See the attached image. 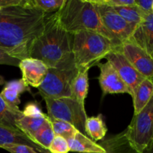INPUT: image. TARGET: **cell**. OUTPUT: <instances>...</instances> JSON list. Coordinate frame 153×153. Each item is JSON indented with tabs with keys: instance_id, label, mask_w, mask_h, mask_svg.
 Listing matches in <instances>:
<instances>
[{
	"instance_id": "cell-1",
	"label": "cell",
	"mask_w": 153,
	"mask_h": 153,
	"mask_svg": "<svg viewBox=\"0 0 153 153\" xmlns=\"http://www.w3.org/2000/svg\"><path fill=\"white\" fill-rule=\"evenodd\" d=\"M46 14L22 4L1 8L0 10V48L19 60L29 58L34 40L43 33Z\"/></svg>"
},
{
	"instance_id": "cell-2",
	"label": "cell",
	"mask_w": 153,
	"mask_h": 153,
	"mask_svg": "<svg viewBox=\"0 0 153 153\" xmlns=\"http://www.w3.org/2000/svg\"><path fill=\"white\" fill-rule=\"evenodd\" d=\"M73 38L61 24L57 12L46 14L44 30L33 43L29 58L40 60L48 67H55L72 52Z\"/></svg>"
},
{
	"instance_id": "cell-3",
	"label": "cell",
	"mask_w": 153,
	"mask_h": 153,
	"mask_svg": "<svg viewBox=\"0 0 153 153\" xmlns=\"http://www.w3.org/2000/svg\"><path fill=\"white\" fill-rule=\"evenodd\" d=\"M57 14L62 26L70 34L81 31H94L107 37L116 46L122 45L105 28L97 7L91 0H66Z\"/></svg>"
},
{
	"instance_id": "cell-4",
	"label": "cell",
	"mask_w": 153,
	"mask_h": 153,
	"mask_svg": "<svg viewBox=\"0 0 153 153\" xmlns=\"http://www.w3.org/2000/svg\"><path fill=\"white\" fill-rule=\"evenodd\" d=\"M72 52L79 70L89 69L115 50L116 46L102 34L90 31H81L73 34Z\"/></svg>"
},
{
	"instance_id": "cell-5",
	"label": "cell",
	"mask_w": 153,
	"mask_h": 153,
	"mask_svg": "<svg viewBox=\"0 0 153 153\" xmlns=\"http://www.w3.org/2000/svg\"><path fill=\"white\" fill-rule=\"evenodd\" d=\"M79 73L73 52L66 55L55 67H49L44 80L37 88L43 99L72 97V83Z\"/></svg>"
},
{
	"instance_id": "cell-6",
	"label": "cell",
	"mask_w": 153,
	"mask_h": 153,
	"mask_svg": "<svg viewBox=\"0 0 153 153\" xmlns=\"http://www.w3.org/2000/svg\"><path fill=\"white\" fill-rule=\"evenodd\" d=\"M46 102L48 117L59 120L73 125L83 134L85 132V122L88 118L85 106L72 97L58 99H43Z\"/></svg>"
},
{
	"instance_id": "cell-7",
	"label": "cell",
	"mask_w": 153,
	"mask_h": 153,
	"mask_svg": "<svg viewBox=\"0 0 153 153\" xmlns=\"http://www.w3.org/2000/svg\"><path fill=\"white\" fill-rule=\"evenodd\" d=\"M126 133L140 153H145L151 147L153 143V97L141 111L134 114Z\"/></svg>"
},
{
	"instance_id": "cell-8",
	"label": "cell",
	"mask_w": 153,
	"mask_h": 153,
	"mask_svg": "<svg viewBox=\"0 0 153 153\" xmlns=\"http://www.w3.org/2000/svg\"><path fill=\"white\" fill-rule=\"evenodd\" d=\"M94 4L97 7L100 19L105 28L121 43L128 40L135 28L121 17L114 7L104 4Z\"/></svg>"
},
{
	"instance_id": "cell-9",
	"label": "cell",
	"mask_w": 153,
	"mask_h": 153,
	"mask_svg": "<svg viewBox=\"0 0 153 153\" xmlns=\"http://www.w3.org/2000/svg\"><path fill=\"white\" fill-rule=\"evenodd\" d=\"M105 58L113 66L122 80L128 87L132 97L134 90L146 78L134 68L122 52L118 49V47L108 54Z\"/></svg>"
},
{
	"instance_id": "cell-10",
	"label": "cell",
	"mask_w": 153,
	"mask_h": 153,
	"mask_svg": "<svg viewBox=\"0 0 153 153\" xmlns=\"http://www.w3.org/2000/svg\"><path fill=\"white\" fill-rule=\"evenodd\" d=\"M118 49L130 64L146 79H153V57L132 42L127 40Z\"/></svg>"
},
{
	"instance_id": "cell-11",
	"label": "cell",
	"mask_w": 153,
	"mask_h": 153,
	"mask_svg": "<svg viewBox=\"0 0 153 153\" xmlns=\"http://www.w3.org/2000/svg\"><path fill=\"white\" fill-rule=\"evenodd\" d=\"M98 66L100 70V75L98 79L103 96L107 94H128L131 97V93L128 87L108 61L103 64H98Z\"/></svg>"
},
{
	"instance_id": "cell-12",
	"label": "cell",
	"mask_w": 153,
	"mask_h": 153,
	"mask_svg": "<svg viewBox=\"0 0 153 153\" xmlns=\"http://www.w3.org/2000/svg\"><path fill=\"white\" fill-rule=\"evenodd\" d=\"M22 113V116L16 121V127L33 141L34 134L44 124L48 116L34 103L28 104Z\"/></svg>"
},
{
	"instance_id": "cell-13",
	"label": "cell",
	"mask_w": 153,
	"mask_h": 153,
	"mask_svg": "<svg viewBox=\"0 0 153 153\" xmlns=\"http://www.w3.org/2000/svg\"><path fill=\"white\" fill-rule=\"evenodd\" d=\"M19 67L27 85L38 88L44 80L49 67L40 60L27 58L21 60Z\"/></svg>"
},
{
	"instance_id": "cell-14",
	"label": "cell",
	"mask_w": 153,
	"mask_h": 153,
	"mask_svg": "<svg viewBox=\"0 0 153 153\" xmlns=\"http://www.w3.org/2000/svg\"><path fill=\"white\" fill-rule=\"evenodd\" d=\"M128 40L153 55V13L145 15L136 26Z\"/></svg>"
},
{
	"instance_id": "cell-15",
	"label": "cell",
	"mask_w": 153,
	"mask_h": 153,
	"mask_svg": "<svg viewBox=\"0 0 153 153\" xmlns=\"http://www.w3.org/2000/svg\"><path fill=\"white\" fill-rule=\"evenodd\" d=\"M8 144H24L34 148L38 153L49 152L31 141L19 128L0 125V148Z\"/></svg>"
},
{
	"instance_id": "cell-16",
	"label": "cell",
	"mask_w": 153,
	"mask_h": 153,
	"mask_svg": "<svg viewBox=\"0 0 153 153\" xmlns=\"http://www.w3.org/2000/svg\"><path fill=\"white\" fill-rule=\"evenodd\" d=\"M25 91L30 92L29 87L25 84L23 79H20L7 82L1 91L0 96L10 107L15 110H19L18 107L20 104L19 97Z\"/></svg>"
},
{
	"instance_id": "cell-17",
	"label": "cell",
	"mask_w": 153,
	"mask_h": 153,
	"mask_svg": "<svg viewBox=\"0 0 153 153\" xmlns=\"http://www.w3.org/2000/svg\"><path fill=\"white\" fill-rule=\"evenodd\" d=\"M105 153H140L131 143L125 131L100 142Z\"/></svg>"
},
{
	"instance_id": "cell-18",
	"label": "cell",
	"mask_w": 153,
	"mask_h": 153,
	"mask_svg": "<svg viewBox=\"0 0 153 153\" xmlns=\"http://www.w3.org/2000/svg\"><path fill=\"white\" fill-rule=\"evenodd\" d=\"M70 151L79 153H105V149L86 135L78 131L74 137L67 141Z\"/></svg>"
},
{
	"instance_id": "cell-19",
	"label": "cell",
	"mask_w": 153,
	"mask_h": 153,
	"mask_svg": "<svg viewBox=\"0 0 153 153\" xmlns=\"http://www.w3.org/2000/svg\"><path fill=\"white\" fill-rule=\"evenodd\" d=\"M153 97V81L145 79L133 93L132 100L134 104V114H137L149 103Z\"/></svg>"
},
{
	"instance_id": "cell-20",
	"label": "cell",
	"mask_w": 153,
	"mask_h": 153,
	"mask_svg": "<svg viewBox=\"0 0 153 153\" xmlns=\"http://www.w3.org/2000/svg\"><path fill=\"white\" fill-rule=\"evenodd\" d=\"M89 69L79 70V73L72 83V98L75 99L79 104L85 106V100L88 96L89 83H88Z\"/></svg>"
},
{
	"instance_id": "cell-21",
	"label": "cell",
	"mask_w": 153,
	"mask_h": 153,
	"mask_svg": "<svg viewBox=\"0 0 153 153\" xmlns=\"http://www.w3.org/2000/svg\"><path fill=\"white\" fill-rule=\"evenodd\" d=\"M108 128L102 120V116L91 117L87 118L85 122V132L86 136L94 142L102 140L106 135Z\"/></svg>"
},
{
	"instance_id": "cell-22",
	"label": "cell",
	"mask_w": 153,
	"mask_h": 153,
	"mask_svg": "<svg viewBox=\"0 0 153 153\" xmlns=\"http://www.w3.org/2000/svg\"><path fill=\"white\" fill-rule=\"evenodd\" d=\"M55 136L52 124L48 117L44 124L34 134V137H33V142L44 149L45 150L49 151L48 149H49V146L52 143Z\"/></svg>"
},
{
	"instance_id": "cell-23",
	"label": "cell",
	"mask_w": 153,
	"mask_h": 153,
	"mask_svg": "<svg viewBox=\"0 0 153 153\" xmlns=\"http://www.w3.org/2000/svg\"><path fill=\"white\" fill-rule=\"evenodd\" d=\"M20 110H15L8 105L0 96V125L16 127V121L22 115Z\"/></svg>"
},
{
	"instance_id": "cell-24",
	"label": "cell",
	"mask_w": 153,
	"mask_h": 153,
	"mask_svg": "<svg viewBox=\"0 0 153 153\" xmlns=\"http://www.w3.org/2000/svg\"><path fill=\"white\" fill-rule=\"evenodd\" d=\"M117 13L123 18L128 24L136 28L137 25L143 20L145 15L136 5L127 7H114Z\"/></svg>"
},
{
	"instance_id": "cell-25",
	"label": "cell",
	"mask_w": 153,
	"mask_h": 153,
	"mask_svg": "<svg viewBox=\"0 0 153 153\" xmlns=\"http://www.w3.org/2000/svg\"><path fill=\"white\" fill-rule=\"evenodd\" d=\"M52 124V129L55 136H60L65 139L67 141L73 138L78 130L71 125L64 121L49 118Z\"/></svg>"
},
{
	"instance_id": "cell-26",
	"label": "cell",
	"mask_w": 153,
	"mask_h": 153,
	"mask_svg": "<svg viewBox=\"0 0 153 153\" xmlns=\"http://www.w3.org/2000/svg\"><path fill=\"white\" fill-rule=\"evenodd\" d=\"M66 0H27L28 5L41 10L46 14L53 13L62 7Z\"/></svg>"
},
{
	"instance_id": "cell-27",
	"label": "cell",
	"mask_w": 153,
	"mask_h": 153,
	"mask_svg": "<svg viewBox=\"0 0 153 153\" xmlns=\"http://www.w3.org/2000/svg\"><path fill=\"white\" fill-rule=\"evenodd\" d=\"M48 150L51 153H68L70 147L65 139L60 136H55Z\"/></svg>"
},
{
	"instance_id": "cell-28",
	"label": "cell",
	"mask_w": 153,
	"mask_h": 153,
	"mask_svg": "<svg viewBox=\"0 0 153 153\" xmlns=\"http://www.w3.org/2000/svg\"><path fill=\"white\" fill-rule=\"evenodd\" d=\"M91 1L96 3V4H104V5H107L112 7L135 5L134 0H92Z\"/></svg>"
},
{
	"instance_id": "cell-29",
	"label": "cell",
	"mask_w": 153,
	"mask_h": 153,
	"mask_svg": "<svg viewBox=\"0 0 153 153\" xmlns=\"http://www.w3.org/2000/svg\"><path fill=\"white\" fill-rule=\"evenodd\" d=\"M1 148L10 153H38L34 148L24 144H8Z\"/></svg>"
},
{
	"instance_id": "cell-30",
	"label": "cell",
	"mask_w": 153,
	"mask_h": 153,
	"mask_svg": "<svg viewBox=\"0 0 153 153\" xmlns=\"http://www.w3.org/2000/svg\"><path fill=\"white\" fill-rule=\"evenodd\" d=\"M19 62H20V60L13 58L9 55L5 51L0 48V64L19 67Z\"/></svg>"
},
{
	"instance_id": "cell-31",
	"label": "cell",
	"mask_w": 153,
	"mask_h": 153,
	"mask_svg": "<svg viewBox=\"0 0 153 153\" xmlns=\"http://www.w3.org/2000/svg\"><path fill=\"white\" fill-rule=\"evenodd\" d=\"M135 5L143 12L144 14L153 13V0H134Z\"/></svg>"
},
{
	"instance_id": "cell-32",
	"label": "cell",
	"mask_w": 153,
	"mask_h": 153,
	"mask_svg": "<svg viewBox=\"0 0 153 153\" xmlns=\"http://www.w3.org/2000/svg\"><path fill=\"white\" fill-rule=\"evenodd\" d=\"M23 0H0V7L1 8L11 7V6L19 5L22 4Z\"/></svg>"
},
{
	"instance_id": "cell-33",
	"label": "cell",
	"mask_w": 153,
	"mask_h": 153,
	"mask_svg": "<svg viewBox=\"0 0 153 153\" xmlns=\"http://www.w3.org/2000/svg\"><path fill=\"white\" fill-rule=\"evenodd\" d=\"M145 153H153V143L152 144V146H151V147Z\"/></svg>"
},
{
	"instance_id": "cell-34",
	"label": "cell",
	"mask_w": 153,
	"mask_h": 153,
	"mask_svg": "<svg viewBox=\"0 0 153 153\" xmlns=\"http://www.w3.org/2000/svg\"><path fill=\"white\" fill-rule=\"evenodd\" d=\"M152 12H153V5H152Z\"/></svg>"
},
{
	"instance_id": "cell-35",
	"label": "cell",
	"mask_w": 153,
	"mask_h": 153,
	"mask_svg": "<svg viewBox=\"0 0 153 153\" xmlns=\"http://www.w3.org/2000/svg\"><path fill=\"white\" fill-rule=\"evenodd\" d=\"M1 7H0V10H1Z\"/></svg>"
},
{
	"instance_id": "cell-36",
	"label": "cell",
	"mask_w": 153,
	"mask_h": 153,
	"mask_svg": "<svg viewBox=\"0 0 153 153\" xmlns=\"http://www.w3.org/2000/svg\"><path fill=\"white\" fill-rule=\"evenodd\" d=\"M152 57H153V55H152Z\"/></svg>"
}]
</instances>
